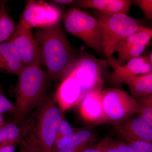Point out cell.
<instances>
[{
  "instance_id": "9c48e42d",
  "label": "cell",
  "mask_w": 152,
  "mask_h": 152,
  "mask_svg": "<svg viewBox=\"0 0 152 152\" xmlns=\"http://www.w3.org/2000/svg\"><path fill=\"white\" fill-rule=\"evenodd\" d=\"M31 29L20 20L15 31L8 40L13 44L26 66L41 63L39 44Z\"/></svg>"
},
{
  "instance_id": "4fadbf2b",
  "label": "cell",
  "mask_w": 152,
  "mask_h": 152,
  "mask_svg": "<svg viewBox=\"0 0 152 152\" xmlns=\"http://www.w3.org/2000/svg\"><path fill=\"white\" fill-rule=\"evenodd\" d=\"M77 9H94L110 14H127L132 4L130 0H80L75 1Z\"/></svg>"
},
{
  "instance_id": "7402d4cb",
  "label": "cell",
  "mask_w": 152,
  "mask_h": 152,
  "mask_svg": "<svg viewBox=\"0 0 152 152\" xmlns=\"http://www.w3.org/2000/svg\"><path fill=\"white\" fill-rule=\"evenodd\" d=\"M152 37V31L149 28L140 26L130 36L125 39L118 50L130 45H148Z\"/></svg>"
},
{
  "instance_id": "3957f363",
  "label": "cell",
  "mask_w": 152,
  "mask_h": 152,
  "mask_svg": "<svg viewBox=\"0 0 152 152\" xmlns=\"http://www.w3.org/2000/svg\"><path fill=\"white\" fill-rule=\"evenodd\" d=\"M64 116L55 99L46 97L20 125L21 137H34L40 152H50Z\"/></svg>"
},
{
  "instance_id": "603a6c76",
  "label": "cell",
  "mask_w": 152,
  "mask_h": 152,
  "mask_svg": "<svg viewBox=\"0 0 152 152\" xmlns=\"http://www.w3.org/2000/svg\"><path fill=\"white\" fill-rule=\"evenodd\" d=\"M138 115L142 117L152 127V94L138 99Z\"/></svg>"
},
{
  "instance_id": "f546056e",
  "label": "cell",
  "mask_w": 152,
  "mask_h": 152,
  "mask_svg": "<svg viewBox=\"0 0 152 152\" xmlns=\"http://www.w3.org/2000/svg\"><path fill=\"white\" fill-rule=\"evenodd\" d=\"M17 144L10 145L0 148V152H15Z\"/></svg>"
},
{
  "instance_id": "30bf717a",
  "label": "cell",
  "mask_w": 152,
  "mask_h": 152,
  "mask_svg": "<svg viewBox=\"0 0 152 152\" xmlns=\"http://www.w3.org/2000/svg\"><path fill=\"white\" fill-rule=\"evenodd\" d=\"M113 126L125 142L143 141L152 143V127L138 115L129 117Z\"/></svg>"
},
{
  "instance_id": "d6a6232c",
  "label": "cell",
  "mask_w": 152,
  "mask_h": 152,
  "mask_svg": "<svg viewBox=\"0 0 152 152\" xmlns=\"http://www.w3.org/2000/svg\"><path fill=\"white\" fill-rule=\"evenodd\" d=\"M5 124L4 122V119L2 117V115L1 114H0V127L2 126Z\"/></svg>"
},
{
  "instance_id": "52a82bcc",
  "label": "cell",
  "mask_w": 152,
  "mask_h": 152,
  "mask_svg": "<svg viewBox=\"0 0 152 152\" xmlns=\"http://www.w3.org/2000/svg\"><path fill=\"white\" fill-rule=\"evenodd\" d=\"M107 68L106 60L83 53L77 56L74 72L85 94L102 91Z\"/></svg>"
},
{
  "instance_id": "9a60e30c",
  "label": "cell",
  "mask_w": 152,
  "mask_h": 152,
  "mask_svg": "<svg viewBox=\"0 0 152 152\" xmlns=\"http://www.w3.org/2000/svg\"><path fill=\"white\" fill-rule=\"evenodd\" d=\"M102 91H92L86 93L79 104V111L82 118L93 125L101 118L102 114Z\"/></svg>"
},
{
  "instance_id": "484cf974",
  "label": "cell",
  "mask_w": 152,
  "mask_h": 152,
  "mask_svg": "<svg viewBox=\"0 0 152 152\" xmlns=\"http://www.w3.org/2000/svg\"><path fill=\"white\" fill-rule=\"evenodd\" d=\"M125 143L130 152H152V143L143 141Z\"/></svg>"
},
{
  "instance_id": "5bb4252c",
  "label": "cell",
  "mask_w": 152,
  "mask_h": 152,
  "mask_svg": "<svg viewBox=\"0 0 152 152\" xmlns=\"http://www.w3.org/2000/svg\"><path fill=\"white\" fill-rule=\"evenodd\" d=\"M26 66L10 41L0 44V72L18 76Z\"/></svg>"
},
{
  "instance_id": "d4e9b609",
  "label": "cell",
  "mask_w": 152,
  "mask_h": 152,
  "mask_svg": "<svg viewBox=\"0 0 152 152\" xmlns=\"http://www.w3.org/2000/svg\"><path fill=\"white\" fill-rule=\"evenodd\" d=\"M19 152H40L37 140L31 136L21 137Z\"/></svg>"
},
{
  "instance_id": "2e32d148",
  "label": "cell",
  "mask_w": 152,
  "mask_h": 152,
  "mask_svg": "<svg viewBox=\"0 0 152 152\" xmlns=\"http://www.w3.org/2000/svg\"><path fill=\"white\" fill-rule=\"evenodd\" d=\"M96 140L94 134L88 129H78L69 142L55 152H80Z\"/></svg>"
},
{
  "instance_id": "ffe728a7",
  "label": "cell",
  "mask_w": 152,
  "mask_h": 152,
  "mask_svg": "<svg viewBox=\"0 0 152 152\" xmlns=\"http://www.w3.org/2000/svg\"><path fill=\"white\" fill-rule=\"evenodd\" d=\"M5 1L0 5V44L8 40L15 31L17 25L7 12Z\"/></svg>"
},
{
  "instance_id": "1f68e13d",
  "label": "cell",
  "mask_w": 152,
  "mask_h": 152,
  "mask_svg": "<svg viewBox=\"0 0 152 152\" xmlns=\"http://www.w3.org/2000/svg\"><path fill=\"white\" fill-rule=\"evenodd\" d=\"M152 53L151 52L148 55H147V56H148V61L149 62L150 64H152Z\"/></svg>"
},
{
  "instance_id": "8fae6325",
  "label": "cell",
  "mask_w": 152,
  "mask_h": 152,
  "mask_svg": "<svg viewBox=\"0 0 152 152\" xmlns=\"http://www.w3.org/2000/svg\"><path fill=\"white\" fill-rule=\"evenodd\" d=\"M85 94L73 69L63 80L54 99L59 107L64 112L79 104Z\"/></svg>"
},
{
  "instance_id": "7c38bea8",
  "label": "cell",
  "mask_w": 152,
  "mask_h": 152,
  "mask_svg": "<svg viewBox=\"0 0 152 152\" xmlns=\"http://www.w3.org/2000/svg\"><path fill=\"white\" fill-rule=\"evenodd\" d=\"M152 72V64L149 62L147 56H142L130 60L125 64L119 67L108 77L112 84L118 86L128 79Z\"/></svg>"
},
{
  "instance_id": "277c9868",
  "label": "cell",
  "mask_w": 152,
  "mask_h": 152,
  "mask_svg": "<svg viewBox=\"0 0 152 152\" xmlns=\"http://www.w3.org/2000/svg\"><path fill=\"white\" fill-rule=\"evenodd\" d=\"M94 14L101 24L103 53L107 58L118 52L125 39L140 27L137 21L127 14H110L97 11Z\"/></svg>"
},
{
  "instance_id": "f1b7e54d",
  "label": "cell",
  "mask_w": 152,
  "mask_h": 152,
  "mask_svg": "<svg viewBox=\"0 0 152 152\" xmlns=\"http://www.w3.org/2000/svg\"><path fill=\"white\" fill-rule=\"evenodd\" d=\"M80 152H104L101 142L95 145H91L82 150Z\"/></svg>"
},
{
  "instance_id": "d6986e66",
  "label": "cell",
  "mask_w": 152,
  "mask_h": 152,
  "mask_svg": "<svg viewBox=\"0 0 152 152\" xmlns=\"http://www.w3.org/2000/svg\"><path fill=\"white\" fill-rule=\"evenodd\" d=\"M78 129L73 127L66 119L64 115L57 131L50 152H55L66 145Z\"/></svg>"
},
{
  "instance_id": "ba28073f",
  "label": "cell",
  "mask_w": 152,
  "mask_h": 152,
  "mask_svg": "<svg viewBox=\"0 0 152 152\" xmlns=\"http://www.w3.org/2000/svg\"><path fill=\"white\" fill-rule=\"evenodd\" d=\"M62 15L60 8L54 5L42 1H30L20 20L31 29L41 28L58 24Z\"/></svg>"
},
{
  "instance_id": "cb8c5ba5",
  "label": "cell",
  "mask_w": 152,
  "mask_h": 152,
  "mask_svg": "<svg viewBox=\"0 0 152 152\" xmlns=\"http://www.w3.org/2000/svg\"><path fill=\"white\" fill-rule=\"evenodd\" d=\"M104 152H130L125 142L107 137L101 141Z\"/></svg>"
},
{
  "instance_id": "44dd1931",
  "label": "cell",
  "mask_w": 152,
  "mask_h": 152,
  "mask_svg": "<svg viewBox=\"0 0 152 152\" xmlns=\"http://www.w3.org/2000/svg\"><path fill=\"white\" fill-rule=\"evenodd\" d=\"M21 141L20 127L15 123L5 124L0 127V148Z\"/></svg>"
},
{
  "instance_id": "ac0fdd59",
  "label": "cell",
  "mask_w": 152,
  "mask_h": 152,
  "mask_svg": "<svg viewBox=\"0 0 152 152\" xmlns=\"http://www.w3.org/2000/svg\"><path fill=\"white\" fill-rule=\"evenodd\" d=\"M146 47L145 45H130L122 47L118 51V56L117 59L111 57L108 58L106 62L114 70L115 69L130 60L141 56Z\"/></svg>"
},
{
  "instance_id": "4dcf8cb0",
  "label": "cell",
  "mask_w": 152,
  "mask_h": 152,
  "mask_svg": "<svg viewBox=\"0 0 152 152\" xmlns=\"http://www.w3.org/2000/svg\"><path fill=\"white\" fill-rule=\"evenodd\" d=\"M55 2L58 4H70L74 3L75 1L73 0H59V1H54Z\"/></svg>"
},
{
  "instance_id": "8992f818",
  "label": "cell",
  "mask_w": 152,
  "mask_h": 152,
  "mask_svg": "<svg viewBox=\"0 0 152 152\" xmlns=\"http://www.w3.org/2000/svg\"><path fill=\"white\" fill-rule=\"evenodd\" d=\"M102 114L94 125L109 124L112 126L121 122L129 117L138 114L139 104L124 91L110 88L101 92Z\"/></svg>"
},
{
  "instance_id": "6da1fadb",
  "label": "cell",
  "mask_w": 152,
  "mask_h": 152,
  "mask_svg": "<svg viewBox=\"0 0 152 152\" xmlns=\"http://www.w3.org/2000/svg\"><path fill=\"white\" fill-rule=\"evenodd\" d=\"M34 36L39 48L40 62L46 67L48 77L63 80L73 70L77 56L60 24L39 28Z\"/></svg>"
},
{
  "instance_id": "83f0119b",
  "label": "cell",
  "mask_w": 152,
  "mask_h": 152,
  "mask_svg": "<svg viewBox=\"0 0 152 152\" xmlns=\"http://www.w3.org/2000/svg\"><path fill=\"white\" fill-rule=\"evenodd\" d=\"M14 104L2 94L0 93V114L7 112H13Z\"/></svg>"
},
{
  "instance_id": "4316f807",
  "label": "cell",
  "mask_w": 152,
  "mask_h": 152,
  "mask_svg": "<svg viewBox=\"0 0 152 152\" xmlns=\"http://www.w3.org/2000/svg\"><path fill=\"white\" fill-rule=\"evenodd\" d=\"M132 4H134L141 9L147 18L152 19V0H134L132 1Z\"/></svg>"
},
{
  "instance_id": "e0dca14e",
  "label": "cell",
  "mask_w": 152,
  "mask_h": 152,
  "mask_svg": "<svg viewBox=\"0 0 152 152\" xmlns=\"http://www.w3.org/2000/svg\"><path fill=\"white\" fill-rule=\"evenodd\" d=\"M124 83L128 86L132 96L136 99L152 94V72L135 76Z\"/></svg>"
},
{
  "instance_id": "5b68a950",
  "label": "cell",
  "mask_w": 152,
  "mask_h": 152,
  "mask_svg": "<svg viewBox=\"0 0 152 152\" xmlns=\"http://www.w3.org/2000/svg\"><path fill=\"white\" fill-rule=\"evenodd\" d=\"M66 30L81 39L99 54H104L103 37L99 20L79 9H70L62 16Z\"/></svg>"
},
{
  "instance_id": "7a4b0ae2",
  "label": "cell",
  "mask_w": 152,
  "mask_h": 152,
  "mask_svg": "<svg viewBox=\"0 0 152 152\" xmlns=\"http://www.w3.org/2000/svg\"><path fill=\"white\" fill-rule=\"evenodd\" d=\"M14 104V122L20 126L45 99L48 74L40 64L26 66L18 76Z\"/></svg>"
}]
</instances>
